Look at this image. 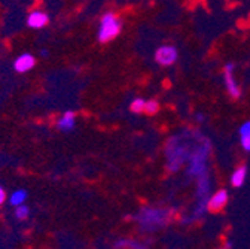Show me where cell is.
<instances>
[{
	"mask_svg": "<svg viewBox=\"0 0 250 249\" xmlns=\"http://www.w3.org/2000/svg\"><path fill=\"white\" fill-rule=\"evenodd\" d=\"M27 199V193L24 190H18L11 196V203L15 206H20L21 203H24V200Z\"/></svg>",
	"mask_w": 250,
	"mask_h": 249,
	"instance_id": "obj_16",
	"label": "cell"
},
{
	"mask_svg": "<svg viewBox=\"0 0 250 249\" xmlns=\"http://www.w3.org/2000/svg\"><path fill=\"white\" fill-rule=\"evenodd\" d=\"M207 193H208V179H207V176L203 173L201 176H200V185H198V196L203 199H206V196H207Z\"/></svg>",
	"mask_w": 250,
	"mask_h": 249,
	"instance_id": "obj_14",
	"label": "cell"
},
{
	"mask_svg": "<svg viewBox=\"0 0 250 249\" xmlns=\"http://www.w3.org/2000/svg\"><path fill=\"white\" fill-rule=\"evenodd\" d=\"M5 202V190L0 186V204H2Z\"/></svg>",
	"mask_w": 250,
	"mask_h": 249,
	"instance_id": "obj_18",
	"label": "cell"
},
{
	"mask_svg": "<svg viewBox=\"0 0 250 249\" xmlns=\"http://www.w3.org/2000/svg\"><path fill=\"white\" fill-rule=\"evenodd\" d=\"M240 135V143L244 151L250 152V121H246L238 130Z\"/></svg>",
	"mask_w": 250,
	"mask_h": 249,
	"instance_id": "obj_11",
	"label": "cell"
},
{
	"mask_svg": "<svg viewBox=\"0 0 250 249\" xmlns=\"http://www.w3.org/2000/svg\"><path fill=\"white\" fill-rule=\"evenodd\" d=\"M75 124H76V113L73 111H67V112L62 113L60 116V119L57 121V129L60 132L67 133V132L75 129Z\"/></svg>",
	"mask_w": 250,
	"mask_h": 249,
	"instance_id": "obj_10",
	"label": "cell"
},
{
	"mask_svg": "<svg viewBox=\"0 0 250 249\" xmlns=\"http://www.w3.org/2000/svg\"><path fill=\"white\" fill-rule=\"evenodd\" d=\"M145 99H142V97H137V99H134L131 103H130V111L131 112H134V113H140V112H143V109H145Z\"/></svg>",
	"mask_w": 250,
	"mask_h": 249,
	"instance_id": "obj_15",
	"label": "cell"
},
{
	"mask_svg": "<svg viewBox=\"0 0 250 249\" xmlns=\"http://www.w3.org/2000/svg\"><path fill=\"white\" fill-rule=\"evenodd\" d=\"M121 30H122L121 18L113 12H106L100 20L97 39L100 44H107V42L113 41L121 33Z\"/></svg>",
	"mask_w": 250,
	"mask_h": 249,
	"instance_id": "obj_1",
	"label": "cell"
},
{
	"mask_svg": "<svg viewBox=\"0 0 250 249\" xmlns=\"http://www.w3.org/2000/svg\"><path fill=\"white\" fill-rule=\"evenodd\" d=\"M210 152V142L207 139L203 140V143L189 155V169H188V175H192V176H201L206 172V160H207V155Z\"/></svg>",
	"mask_w": 250,
	"mask_h": 249,
	"instance_id": "obj_3",
	"label": "cell"
},
{
	"mask_svg": "<svg viewBox=\"0 0 250 249\" xmlns=\"http://www.w3.org/2000/svg\"><path fill=\"white\" fill-rule=\"evenodd\" d=\"M195 118H197V121H200V122H203V121H204V115H203V113H197V115H195Z\"/></svg>",
	"mask_w": 250,
	"mask_h": 249,
	"instance_id": "obj_19",
	"label": "cell"
},
{
	"mask_svg": "<svg viewBox=\"0 0 250 249\" xmlns=\"http://www.w3.org/2000/svg\"><path fill=\"white\" fill-rule=\"evenodd\" d=\"M246 176H247V167L246 166H240L231 176V183L235 188H240V186L244 183L246 181Z\"/></svg>",
	"mask_w": 250,
	"mask_h": 249,
	"instance_id": "obj_12",
	"label": "cell"
},
{
	"mask_svg": "<svg viewBox=\"0 0 250 249\" xmlns=\"http://www.w3.org/2000/svg\"><path fill=\"white\" fill-rule=\"evenodd\" d=\"M15 215H17L18 220H24V218H27V215H28V207L24 204H20L15 210Z\"/></svg>",
	"mask_w": 250,
	"mask_h": 249,
	"instance_id": "obj_17",
	"label": "cell"
},
{
	"mask_svg": "<svg viewBox=\"0 0 250 249\" xmlns=\"http://www.w3.org/2000/svg\"><path fill=\"white\" fill-rule=\"evenodd\" d=\"M158 111H160V103L156 102V100L150 99V100H146V102H145V109H143V112H146L147 115H155Z\"/></svg>",
	"mask_w": 250,
	"mask_h": 249,
	"instance_id": "obj_13",
	"label": "cell"
},
{
	"mask_svg": "<svg viewBox=\"0 0 250 249\" xmlns=\"http://www.w3.org/2000/svg\"><path fill=\"white\" fill-rule=\"evenodd\" d=\"M189 149L185 143H182L179 136L171 137L167 142V158H168V167L171 172H176L188 158H189Z\"/></svg>",
	"mask_w": 250,
	"mask_h": 249,
	"instance_id": "obj_2",
	"label": "cell"
},
{
	"mask_svg": "<svg viewBox=\"0 0 250 249\" xmlns=\"http://www.w3.org/2000/svg\"><path fill=\"white\" fill-rule=\"evenodd\" d=\"M35 66H36V58H35V55H31V54H28V52L18 55L17 60L14 61V69H15L18 73L30 72Z\"/></svg>",
	"mask_w": 250,
	"mask_h": 249,
	"instance_id": "obj_7",
	"label": "cell"
},
{
	"mask_svg": "<svg viewBox=\"0 0 250 249\" xmlns=\"http://www.w3.org/2000/svg\"><path fill=\"white\" fill-rule=\"evenodd\" d=\"M42 55H43V57H46V55H48V51H46V49H43V51H42Z\"/></svg>",
	"mask_w": 250,
	"mask_h": 249,
	"instance_id": "obj_20",
	"label": "cell"
},
{
	"mask_svg": "<svg viewBox=\"0 0 250 249\" xmlns=\"http://www.w3.org/2000/svg\"><path fill=\"white\" fill-rule=\"evenodd\" d=\"M167 216L166 210H156V209H143L139 215V221L143 228H155L158 226H164V220Z\"/></svg>",
	"mask_w": 250,
	"mask_h": 249,
	"instance_id": "obj_4",
	"label": "cell"
},
{
	"mask_svg": "<svg viewBox=\"0 0 250 249\" xmlns=\"http://www.w3.org/2000/svg\"><path fill=\"white\" fill-rule=\"evenodd\" d=\"M228 203V193L225 190L217 191L208 202H207V207L210 212H221L224 209V206Z\"/></svg>",
	"mask_w": 250,
	"mask_h": 249,
	"instance_id": "obj_9",
	"label": "cell"
},
{
	"mask_svg": "<svg viewBox=\"0 0 250 249\" xmlns=\"http://www.w3.org/2000/svg\"><path fill=\"white\" fill-rule=\"evenodd\" d=\"M234 69L235 65L234 63H227L224 68V82H225V88L228 91V94L232 99H240L241 97V87L237 82V79L234 78Z\"/></svg>",
	"mask_w": 250,
	"mask_h": 249,
	"instance_id": "obj_5",
	"label": "cell"
},
{
	"mask_svg": "<svg viewBox=\"0 0 250 249\" xmlns=\"http://www.w3.org/2000/svg\"><path fill=\"white\" fill-rule=\"evenodd\" d=\"M179 58V52L173 45H161L155 51V61L160 66H171Z\"/></svg>",
	"mask_w": 250,
	"mask_h": 249,
	"instance_id": "obj_6",
	"label": "cell"
},
{
	"mask_svg": "<svg viewBox=\"0 0 250 249\" xmlns=\"http://www.w3.org/2000/svg\"><path fill=\"white\" fill-rule=\"evenodd\" d=\"M49 23V15L41 9L31 11L27 17V25L30 28H43Z\"/></svg>",
	"mask_w": 250,
	"mask_h": 249,
	"instance_id": "obj_8",
	"label": "cell"
}]
</instances>
